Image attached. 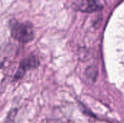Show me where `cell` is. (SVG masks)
<instances>
[{
  "label": "cell",
  "instance_id": "3957f363",
  "mask_svg": "<svg viewBox=\"0 0 124 123\" xmlns=\"http://www.w3.org/2000/svg\"><path fill=\"white\" fill-rule=\"evenodd\" d=\"M39 62L38 59L34 57H31L28 58H25L21 61L20 63L19 67L17 69V72L15 75V80H20L22 78L25 72L28 70H33L36 68L39 65Z\"/></svg>",
  "mask_w": 124,
  "mask_h": 123
},
{
  "label": "cell",
  "instance_id": "7a4b0ae2",
  "mask_svg": "<svg viewBox=\"0 0 124 123\" xmlns=\"http://www.w3.org/2000/svg\"><path fill=\"white\" fill-rule=\"evenodd\" d=\"M72 7L76 11L90 13L100 10L102 4L99 0H74Z\"/></svg>",
  "mask_w": 124,
  "mask_h": 123
},
{
  "label": "cell",
  "instance_id": "6da1fadb",
  "mask_svg": "<svg viewBox=\"0 0 124 123\" xmlns=\"http://www.w3.org/2000/svg\"><path fill=\"white\" fill-rule=\"evenodd\" d=\"M10 32L12 38L22 43H28L34 38L33 26L28 22H20L18 21H11Z\"/></svg>",
  "mask_w": 124,
  "mask_h": 123
}]
</instances>
